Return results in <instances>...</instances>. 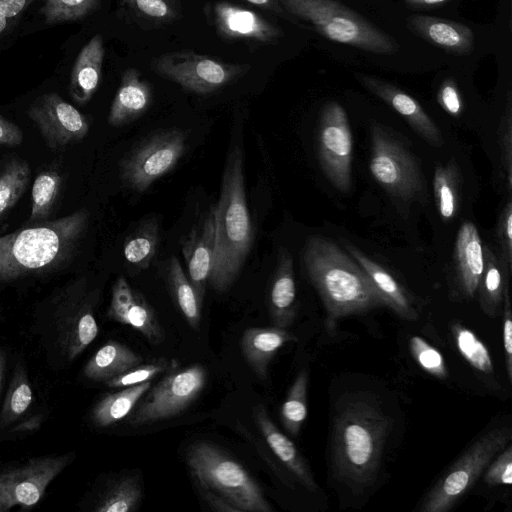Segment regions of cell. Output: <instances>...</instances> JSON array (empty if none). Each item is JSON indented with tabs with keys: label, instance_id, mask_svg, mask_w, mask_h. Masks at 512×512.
Segmentation results:
<instances>
[{
	"label": "cell",
	"instance_id": "4",
	"mask_svg": "<svg viewBox=\"0 0 512 512\" xmlns=\"http://www.w3.org/2000/svg\"><path fill=\"white\" fill-rule=\"evenodd\" d=\"M89 222L87 209L0 235V281L63 267L74 256Z\"/></svg>",
	"mask_w": 512,
	"mask_h": 512
},
{
	"label": "cell",
	"instance_id": "20",
	"mask_svg": "<svg viewBox=\"0 0 512 512\" xmlns=\"http://www.w3.org/2000/svg\"><path fill=\"white\" fill-rule=\"evenodd\" d=\"M406 24L411 32L447 53L465 56L474 49L473 30L460 22L413 14L407 18Z\"/></svg>",
	"mask_w": 512,
	"mask_h": 512
},
{
	"label": "cell",
	"instance_id": "25",
	"mask_svg": "<svg viewBox=\"0 0 512 512\" xmlns=\"http://www.w3.org/2000/svg\"><path fill=\"white\" fill-rule=\"evenodd\" d=\"M296 337L287 329L270 327H249L241 337V351L245 361L260 380H265L268 367L276 353Z\"/></svg>",
	"mask_w": 512,
	"mask_h": 512
},
{
	"label": "cell",
	"instance_id": "34",
	"mask_svg": "<svg viewBox=\"0 0 512 512\" xmlns=\"http://www.w3.org/2000/svg\"><path fill=\"white\" fill-rule=\"evenodd\" d=\"M33 392L26 369L15 367L9 389L0 411V428H7L18 421L29 409Z\"/></svg>",
	"mask_w": 512,
	"mask_h": 512
},
{
	"label": "cell",
	"instance_id": "11",
	"mask_svg": "<svg viewBox=\"0 0 512 512\" xmlns=\"http://www.w3.org/2000/svg\"><path fill=\"white\" fill-rule=\"evenodd\" d=\"M185 150L186 134L183 130L157 131L121 160L120 179L127 188L144 192L176 166Z\"/></svg>",
	"mask_w": 512,
	"mask_h": 512
},
{
	"label": "cell",
	"instance_id": "18",
	"mask_svg": "<svg viewBox=\"0 0 512 512\" xmlns=\"http://www.w3.org/2000/svg\"><path fill=\"white\" fill-rule=\"evenodd\" d=\"M357 81L368 91L386 102L402 115L411 127L430 145L442 147L444 139L438 127L412 96L399 87L378 77L364 73L354 74Z\"/></svg>",
	"mask_w": 512,
	"mask_h": 512
},
{
	"label": "cell",
	"instance_id": "55",
	"mask_svg": "<svg viewBox=\"0 0 512 512\" xmlns=\"http://www.w3.org/2000/svg\"><path fill=\"white\" fill-rule=\"evenodd\" d=\"M15 19L8 18L0 13V38L5 36L14 26Z\"/></svg>",
	"mask_w": 512,
	"mask_h": 512
},
{
	"label": "cell",
	"instance_id": "50",
	"mask_svg": "<svg viewBox=\"0 0 512 512\" xmlns=\"http://www.w3.org/2000/svg\"><path fill=\"white\" fill-rule=\"evenodd\" d=\"M201 491L204 500L212 510L218 512H241L223 496L204 487H201Z\"/></svg>",
	"mask_w": 512,
	"mask_h": 512
},
{
	"label": "cell",
	"instance_id": "5",
	"mask_svg": "<svg viewBox=\"0 0 512 512\" xmlns=\"http://www.w3.org/2000/svg\"><path fill=\"white\" fill-rule=\"evenodd\" d=\"M295 19L309 23L326 39L366 52L392 55L399 46L362 15L335 0H278Z\"/></svg>",
	"mask_w": 512,
	"mask_h": 512
},
{
	"label": "cell",
	"instance_id": "14",
	"mask_svg": "<svg viewBox=\"0 0 512 512\" xmlns=\"http://www.w3.org/2000/svg\"><path fill=\"white\" fill-rule=\"evenodd\" d=\"M352 148V133L344 108L335 101L325 103L318 123V157L324 174L341 192L351 188Z\"/></svg>",
	"mask_w": 512,
	"mask_h": 512
},
{
	"label": "cell",
	"instance_id": "53",
	"mask_svg": "<svg viewBox=\"0 0 512 512\" xmlns=\"http://www.w3.org/2000/svg\"><path fill=\"white\" fill-rule=\"evenodd\" d=\"M449 1L451 0H404V4L409 9H434Z\"/></svg>",
	"mask_w": 512,
	"mask_h": 512
},
{
	"label": "cell",
	"instance_id": "1",
	"mask_svg": "<svg viewBox=\"0 0 512 512\" xmlns=\"http://www.w3.org/2000/svg\"><path fill=\"white\" fill-rule=\"evenodd\" d=\"M244 180L243 148L236 137L231 141L219 198L212 208L215 251L208 284L218 293L227 291L236 281L253 246L254 229Z\"/></svg>",
	"mask_w": 512,
	"mask_h": 512
},
{
	"label": "cell",
	"instance_id": "21",
	"mask_svg": "<svg viewBox=\"0 0 512 512\" xmlns=\"http://www.w3.org/2000/svg\"><path fill=\"white\" fill-rule=\"evenodd\" d=\"M152 102V88L139 70L128 68L121 75L120 85L112 101L108 124L121 127L143 115Z\"/></svg>",
	"mask_w": 512,
	"mask_h": 512
},
{
	"label": "cell",
	"instance_id": "29",
	"mask_svg": "<svg viewBox=\"0 0 512 512\" xmlns=\"http://www.w3.org/2000/svg\"><path fill=\"white\" fill-rule=\"evenodd\" d=\"M151 386L148 381L104 395L91 411L92 422L102 428L118 423L130 415Z\"/></svg>",
	"mask_w": 512,
	"mask_h": 512
},
{
	"label": "cell",
	"instance_id": "3",
	"mask_svg": "<svg viewBox=\"0 0 512 512\" xmlns=\"http://www.w3.org/2000/svg\"><path fill=\"white\" fill-rule=\"evenodd\" d=\"M303 262L327 312V327L344 316L386 306L367 273L333 241L313 236L306 242Z\"/></svg>",
	"mask_w": 512,
	"mask_h": 512
},
{
	"label": "cell",
	"instance_id": "47",
	"mask_svg": "<svg viewBox=\"0 0 512 512\" xmlns=\"http://www.w3.org/2000/svg\"><path fill=\"white\" fill-rule=\"evenodd\" d=\"M439 105L449 114L459 116L463 110V100L453 78L445 79L437 92Z\"/></svg>",
	"mask_w": 512,
	"mask_h": 512
},
{
	"label": "cell",
	"instance_id": "51",
	"mask_svg": "<svg viewBox=\"0 0 512 512\" xmlns=\"http://www.w3.org/2000/svg\"><path fill=\"white\" fill-rule=\"evenodd\" d=\"M35 1L36 0H0V13L16 20Z\"/></svg>",
	"mask_w": 512,
	"mask_h": 512
},
{
	"label": "cell",
	"instance_id": "7",
	"mask_svg": "<svg viewBox=\"0 0 512 512\" xmlns=\"http://www.w3.org/2000/svg\"><path fill=\"white\" fill-rule=\"evenodd\" d=\"M97 300L98 293L88 291L84 281L69 285L54 299L47 329L65 361H74L97 337Z\"/></svg>",
	"mask_w": 512,
	"mask_h": 512
},
{
	"label": "cell",
	"instance_id": "33",
	"mask_svg": "<svg viewBox=\"0 0 512 512\" xmlns=\"http://www.w3.org/2000/svg\"><path fill=\"white\" fill-rule=\"evenodd\" d=\"M142 487L137 477H122L110 484L98 497L96 512H132L142 500Z\"/></svg>",
	"mask_w": 512,
	"mask_h": 512
},
{
	"label": "cell",
	"instance_id": "48",
	"mask_svg": "<svg viewBox=\"0 0 512 512\" xmlns=\"http://www.w3.org/2000/svg\"><path fill=\"white\" fill-rule=\"evenodd\" d=\"M503 298V345L506 358L505 364L509 381L512 382V312L508 284L504 288Z\"/></svg>",
	"mask_w": 512,
	"mask_h": 512
},
{
	"label": "cell",
	"instance_id": "22",
	"mask_svg": "<svg viewBox=\"0 0 512 512\" xmlns=\"http://www.w3.org/2000/svg\"><path fill=\"white\" fill-rule=\"evenodd\" d=\"M267 301L272 324L287 329L296 317V284L293 258L283 247L278 252Z\"/></svg>",
	"mask_w": 512,
	"mask_h": 512
},
{
	"label": "cell",
	"instance_id": "10",
	"mask_svg": "<svg viewBox=\"0 0 512 512\" xmlns=\"http://www.w3.org/2000/svg\"><path fill=\"white\" fill-rule=\"evenodd\" d=\"M206 382L207 371L199 364L170 371L141 398L128 423L139 427L179 415L198 398Z\"/></svg>",
	"mask_w": 512,
	"mask_h": 512
},
{
	"label": "cell",
	"instance_id": "19",
	"mask_svg": "<svg viewBox=\"0 0 512 512\" xmlns=\"http://www.w3.org/2000/svg\"><path fill=\"white\" fill-rule=\"evenodd\" d=\"M215 251V222L213 209L193 226L182 245L188 278L200 304L212 270Z\"/></svg>",
	"mask_w": 512,
	"mask_h": 512
},
{
	"label": "cell",
	"instance_id": "45",
	"mask_svg": "<svg viewBox=\"0 0 512 512\" xmlns=\"http://www.w3.org/2000/svg\"><path fill=\"white\" fill-rule=\"evenodd\" d=\"M506 449L498 455V457L488 465L483 480L490 486L507 485L512 483V448Z\"/></svg>",
	"mask_w": 512,
	"mask_h": 512
},
{
	"label": "cell",
	"instance_id": "37",
	"mask_svg": "<svg viewBox=\"0 0 512 512\" xmlns=\"http://www.w3.org/2000/svg\"><path fill=\"white\" fill-rule=\"evenodd\" d=\"M308 373L302 369L289 389L280 410L283 426L292 436H297L307 417Z\"/></svg>",
	"mask_w": 512,
	"mask_h": 512
},
{
	"label": "cell",
	"instance_id": "30",
	"mask_svg": "<svg viewBox=\"0 0 512 512\" xmlns=\"http://www.w3.org/2000/svg\"><path fill=\"white\" fill-rule=\"evenodd\" d=\"M165 278L171 295L189 326L196 330L201 320V307L196 291L178 258L171 256L165 263Z\"/></svg>",
	"mask_w": 512,
	"mask_h": 512
},
{
	"label": "cell",
	"instance_id": "24",
	"mask_svg": "<svg viewBox=\"0 0 512 512\" xmlns=\"http://www.w3.org/2000/svg\"><path fill=\"white\" fill-rule=\"evenodd\" d=\"M457 281L463 295L474 298L484 270V252L477 227L471 222L461 225L455 243Z\"/></svg>",
	"mask_w": 512,
	"mask_h": 512
},
{
	"label": "cell",
	"instance_id": "17",
	"mask_svg": "<svg viewBox=\"0 0 512 512\" xmlns=\"http://www.w3.org/2000/svg\"><path fill=\"white\" fill-rule=\"evenodd\" d=\"M211 12L216 31L224 39L274 43L283 35L279 27L254 11L226 1L215 2Z\"/></svg>",
	"mask_w": 512,
	"mask_h": 512
},
{
	"label": "cell",
	"instance_id": "6",
	"mask_svg": "<svg viewBox=\"0 0 512 512\" xmlns=\"http://www.w3.org/2000/svg\"><path fill=\"white\" fill-rule=\"evenodd\" d=\"M187 464L200 487L207 488L241 512H271V504L249 472L233 457L209 442L192 444Z\"/></svg>",
	"mask_w": 512,
	"mask_h": 512
},
{
	"label": "cell",
	"instance_id": "23",
	"mask_svg": "<svg viewBox=\"0 0 512 512\" xmlns=\"http://www.w3.org/2000/svg\"><path fill=\"white\" fill-rule=\"evenodd\" d=\"M254 418L265 442L280 462L306 489L316 491L317 484L307 462L295 444L274 424L262 404L255 406Z\"/></svg>",
	"mask_w": 512,
	"mask_h": 512
},
{
	"label": "cell",
	"instance_id": "15",
	"mask_svg": "<svg viewBox=\"0 0 512 512\" xmlns=\"http://www.w3.org/2000/svg\"><path fill=\"white\" fill-rule=\"evenodd\" d=\"M27 114L47 147L52 150L79 142L89 132L87 117L54 92L37 97L29 106Z\"/></svg>",
	"mask_w": 512,
	"mask_h": 512
},
{
	"label": "cell",
	"instance_id": "32",
	"mask_svg": "<svg viewBox=\"0 0 512 512\" xmlns=\"http://www.w3.org/2000/svg\"><path fill=\"white\" fill-rule=\"evenodd\" d=\"M62 184L61 171L54 166L37 173L32 186L28 225L47 221L58 200Z\"/></svg>",
	"mask_w": 512,
	"mask_h": 512
},
{
	"label": "cell",
	"instance_id": "35",
	"mask_svg": "<svg viewBox=\"0 0 512 512\" xmlns=\"http://www.w3.org/2000/svg\"><path fill=\"white\" fill-rule=\"evenodd\" d=\"M29 164L21 158L8 160L0 169V220L25 192L30 180Z\"/></svg>",
	"mask_w": 512,
	"mask_h": 512
},
{
	"label": "cell",
	"instance_id": "46",
	"mask_svg": "<svg viewBox=\"0 0 512 512\" xmlns=\"http://www.w3.org/2000/svg\"><path fill=\"white\" fill-rule=\"evenodd\" d=\"M512 203L508 201L502 210L497 224V242L499 257L511 270L512 264Z\"/></svg>",
	"mask_w": 512,
	"mask_h": 512
},
{
	"label": "cell",
	"instance_id": "36",
	"mask_svg": "<svg viewBox=\"0 0 512 512\" xmlns=\"http://www.w3.org/2000/svg\"><path fill=\"white\" fill-rule=\"evenodd\" d=\"M158 243L156 221H146L126 239L123 247L124 257L135 268L146 269L157 252Z\"/></svg>",
	"mask_w": 512,
	"mask_h": 512
},
{
	"label": "cell",
	"instance_id": "12",
	"mask_svg": "<svg viewBox=\"0 0 512 512\" xmlns=\"http://www.w3.org/2000/svg\"><path fill=\"white\" fill-rule=\"evenodd\" d=\"M74 458L73 452L39 456L0 470V512L34 507Z\"/></svg>",
	"mask_w": 512,
	"mask_h": 512
},
{
	"label": "cell",
	"instance_id": "41",
	"mask_svg": "<svg viewBox=\"0 0 512 512\" xmlns=\"http://www.w3.org/2000/svg\"><path fill=\"white\" fill-rule=\"evenodd\" d=\"M178 367L175 359H158L156 361L139 364L126 372L108 380L104 384L111 388H123L151 381L157 375L170 372Z\"/></svg>",
	"mask_w": 512,
	"mask_h": 512
},
{
	"label": "cell",
	"instance_id": "54",
	"mask_svg": "<svg viewBox=\"0 0 512 512\" xmlns=\"http://www.w3.org/2000/svg\"><path fill=\"white\" fill-rule=\"evenodd\" d=\"M42 422V416L41 415H35L33 417H30L28 419H25L23 422L19 423V425L11 429L10 432H32L39 428Z\"/></svg>",
	"mask_w": 512,
	"mask_h": 512
},
{
	"label": "cell",
	"instance_id": "2",
	"mask_svg": "<svg viewBox=\"0 0 512 512\" xmlns=\"http://www.w3.org/2000/svg\"><path fill=\"white\" fill-rule=\"evenodd\" d=\"M390 419L368 398L352 397L338 408L332 432V466L351 489L371 486L379 470Z\"/></svg>",
	"mask_w": 512,
	"mask_h": 512
},
{
	"label": "cell",
	"instance_id": "27",
	"mask_svg": "<svg viewBox=\"0 0 512 512\" xmlns=\"http://www.w3.org/2000/svg\"><path fill=\"white\" fill-rule=\"evenodd\" d=\"M346 250L367 273L385 300L386 306L406 320H416L418 315L408 296L394 277L381 265L374 262L362 251L346 240L341 239Z\"/></svg>",
	"mask_w": 512,
	"mask_h": 512
},
{
	"label": "cell",
	"instance_id": "49",
	"mask_svg": "<svg viewBox=\"0 0 512 512\" xmlns=\"http://www.w3.org/2000/svg\"><path fill=\"white\" fill-rule=\"evenodd\" d=\"M22 141L21 129L0 114V146H18Z\"/></svg>",
	"mask_w": 512,
	"mask_h": 512
},
{
	"label": "cell",
	"instance_id": "42",
	"mask_svg": "<svg viewBox=\"0 0 512 512\" xmlns=\"http://www.w3.org/2000/svg\"><path fill=\"white\" fill-rule=\"evenodd\" d=\"M135 16L156 24H165L179 17L178 0H123Z\"/></svg>",
	"mask_w": 512,
	"mask_h": 512
},
{
	"label": "cell",
	"instance_id": "44",
	"mask_svg": "<svg viewBox=\"0 0 512 512\" xmlns=\"http://www.w3.org/2000/svg\"><path fill=\"white\" fill-rule=\"evenodd\" d=\"M511 93H508L506 109L500 125V146L502 163L506 175L508 190L512 187V123H511Z\"/></svg>",
	"mask_w": 512,
	"mask_h": 512
},
{
	"label": "cell",
	"instance_id": "31",
	"mask_svg": "<svg viewBox=\"0 0 512 512\" xmlns=\"http://www.w3.org/2000/svg\"><path fill=\"white\" fill-rule=\"evenodd\" d=\"M484 270L479 284L480 304L489 316H495L499 310L504 288L508 284L509 268L490 248L485 247Z\"/></svg>",
	"mask_w": 512,
	"mask_h": 512
},
{
	"label": "cell",
	"instance_id": "56",
	"mask_svg": "<svg viewBox=\"0 0 512 512\" xmlns=\"http://www.w3.org/2000/svg\"><path fill=\"white\" fill-rule=\"evenodd\" d=\"M6 367V353L4 351H0V387L4 376V371Z\"/></svg>",
	"mask_w": 512,
	"mask_h": 512
},
{
	"label": "cell",
	"instance_id": "16",
	"mask_svg": "<svg viewBox=\"0 0 512 512\" xmlns=\"http://www.w3.org/2000/svg\"><path fill=\"white\" fill-rule=\"evenodd\" d=\"M107 317L132 327L153 345H159L165 339L164 330L153 307L143 294L132 288L122 276L118 277L112 286Z\"/></svg>",
	"mask_w": 512,
	"mask_h": 512
},
{
	"label": "cell",
	"instance_id": "13",
	"mask_svg": "<svg viewBox=\"0 0 512 512\" xmlns=\"http://www.w3.org/2000/svg\"><path fill=\"white\" fill-rule=\"evenodd\" d=\"M371 145V173L387 192L403 199L425 196V187L414 157L392 134L374 125Z\"/></svg>",
	"mask_w": 512,
	"mask_h": 512
},
{
	"label": "cell",
	"instance_id": "43",
	"mask_svg": "<svg viewBox=\"0 0 512 512\" xmlns=\"http://www.w3.org/2000/svg\"><path fill=\"white\" fill-rule=\"evenodd\" d=\"M410 352L418 365L430 375L447 378V366L441 353L420 336H413L409 341Z\"/></svg>",
	"mask_w": 512,
	"mask_h": 512
},
{
	"label": "cell",
	"instance_id": "40",
	"mask_svg": "<svg viewBox=\"0 0 512 512\" xmlns=\"http://www.w3.org/2000/svg\"><path fill=\"white\" fill-rule=\"evenodd\" d=\"M101 0H43L41 14L46 24L82 19L97 9Z\"/></svg>",
	"mask_w": 512,
	"mask_h": 512
},
{
	"label": "cell",
	"instance_id": "38",
	"mask_svg": "<svg viewBox=\"0 0 512 512\" xmlns=\"http://www.w3.org/2000/svg\"><path fill=\"white\" fill-rule=\"evenodd\" d=\"M456 347L463 358L477 371L491 376L494 373L492 359L487 347L468 328L458 323L451 327Z\"/></svg>",
	"mask_w": 512,
	"mask_h": 512
},
{
	"label": "cell",
	"instance_id": "26",
	"mask_svg": "<svg viewBox=\"0 0 512 512\" xmlns=\"http://www.w3.org/2000/svg\"><path fill=\"white\" fill-rule=\"evenodd\" d=\"M104 41L95 34L79 52L70 74L69 93L79 105L88 103L97 91L104 60Z\"/></svg>",
	"mask_w": 512,
	"mask_h": 512
},
{
	"label": "cell",
	"instance_id": "52",
	"mask_svg": "<svg viewBox=\"0 0 512 512\" xmlns=\"http://www.w3.org/2000/svg\"><path fill=\"white\" fill-rule=\"evenodd\" d=\"M245 1L254 6H257L264 10L275 13V14L279 15L280 17H283L291 22L297 23V19L290 16L285 11V9L281 6V4L278 2V0H245Z\"/></svg>",
	"mask_w": 512,
	"mask_h": 512
},
{
	"label": "cell",
	"instance_id": "39",
	"mask_svg": "<svg viewBox=\"0 0 512 512\" xmlns=\"http://www.w3.org/2000/svg\"><path fill=\"white\" fill-rule=\"evenodd\" d=\"M457 184L458 172L453 162L436 167L434 174V194L439 214L443 219H451L457 211Z\"/></svg>",
	"mask_w": 512,
	"mask_h": 512
},
{
	"label": "cell",
	"instance_id": "9",
	"mask_svg": "<svg viewBox=\"0 0 512 512\" xmlns=\"http://www.w3.org/2000/svg\"><path fill=\"white\" fill-rule=\"evenodd\" d=\"M152 70L183 89L206 95L232 83L250 66L228 63L190 50L161 54L151 61Z\"/></svg>",
	"mask_w": 512,
	"mask_h": 512
},
{
	"label": "cell",
	"instance_id": "8",
	"mask_svg": "<svg viewBox=\"0 0 512 512\" xmlns=\"http://www.w3.org/2000/svg\"><path fill=\"white\" fill-rule=\"evenodd\" d=\"M510 439L511 429L504 426L481 435L428 492L419 510L445 512L451 509Z\"/></svg>",
	"mask_w": 512,
	"mask_h": 512
},
{
	"label": "cell",
	"instance_id": "28",
	"mask_svg": "<svg viewBox=\"0 0 512 512\" xmlns=\"http://www.w3.org/2000/svg\"><path fill=\"white\" fill-rule=\"evenodd\" d=\"M142 362L143 357L134 350L110 340L87 361L83 374L89 380L105 383Z\"/></svg>",
	"mask_w": 512,
	"mask_h": 512
}]
</instances>
